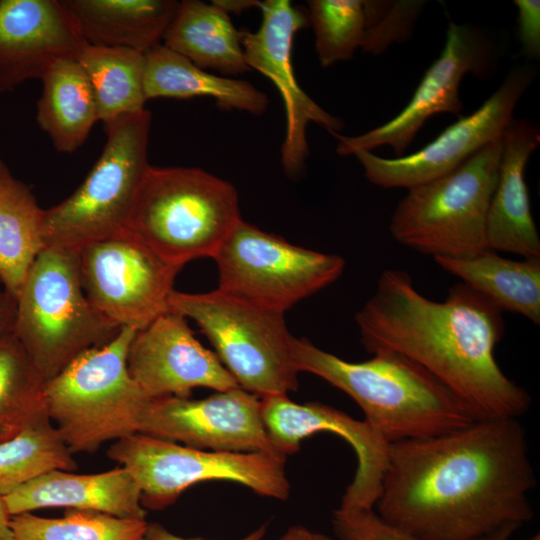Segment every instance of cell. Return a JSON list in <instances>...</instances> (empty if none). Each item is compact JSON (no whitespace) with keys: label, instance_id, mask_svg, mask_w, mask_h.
<instances>
[{"label":"cell","instance_id":"32","mask_svg":"<svg viewBox=\"0 0 540 540\" xmlns=\"http://www.w3.org/2000/svg\"><path fill=\"white\" fill-rule=\"evenodd\" d=\"M308 8L320 65L352 59L364 37L363 0H310Z\"/></svg>","mask_w":540,"mask_h":540},{"label":"cell","instance_id":"2","mask_svg":"<svg viewBox=\"0 0 540 540\" xmlns=\"http://www.w3.org/2000/svg\"><path fill=\"white\" fill-rule=\"evenodd\" d=\"M355 322L369 354L394 352L416 362L476 421L518 419L530 408L528 392L494 356L505 331L502 311L463 282L438 302L418 292L406 271L386 269Z\"/></svg>","mask_w":540,"mask_h":540},{"label":"cell","instance_id":"31","mask_svg":"<svg viewBox=\"0 0 540 540\" xmlns=\"http://www.w3.org/2000/svg\"><path fill=\"white\" fill-rule=\"evenodd\" d=\"M147 525L146 519L78 509H67L61 518L27 512L10 519L15 540H143Z\"/></svg>","mask_w":540,"mask_h":540},{"label":"cell","instance_id":"35","mask_svg":"<svg viewBox=\"0 0 540 540\" xmlns=\"http://www.w3.org/2000/svg\"><path fill=\"white\" fill-rule=\"evenodd\" d=\"M518 31L523 53L533 59L540 56V1L515 0Z\"/></svg>","mask_w":540,"mask_h":540},{"label":"cell","instance_id":"6","mask_svg":"<svg viewBox=\"0 0 540 540\" xmlns=\"http://www.w3.org/2000/svg\"><path fill=\"white\" fill-rule=\"evenodd\" d=\"M121 328L88 301L78 252L46 247L38 255L16 298L13 332L46 381Z\"/></svg>","mask_w":540,"mask_h":540},{"label":"cell","instance_id":"1","mask_svg":"<svg viewBox=\"0 0 540 540\" xmlns=\"http://www.w3.org/2000/svg\"><path fill=\"white\" fill-rule=\"evenodd\" d=\"M535 485L519 420H480L452 433L390 444L374 508L418 540H479L530 521L528 494Z\"/></svg>","mask_w":540,"mask_h":540},{"label":"cell","instance_id":"20","mask_svg":"<svg viewBox=\"0 0 540 540\" xmlns=\"http://www.w3.org/2000/svg\"><path fill=\"white\" fill-rule=\"evenodd\" d=\"M540 144V131L527 119H512L502 135L498 180L486 217L488 249L540 258V238L531 214L524 171Z\"/></svg>","mask_w":540,"mask_h":540},{"label":"cell","instance_id":"19","mask_svg":"<svg viewBox=\"0 0 540 540\" xmlns=\"http://www.w3.org/2000/svg\"><path fill=\"white\" fill-rule=\"evenodd\" d=\"M87 42L60 0L0 1V93L42 79L62 58H78Z\"/></svg>","mask_w":540,"mask_h":540},{"label":"cell","instance_id":"39","mask_svg":"<svg viewBox=\"0 0 540 540\" xmlns=\"http://www.w3.org/2000/svg\"><path fill=\"white\" fill-rule=\"evenodd\" d=\"M10 519L5 501L0 496V540H15L12 529L10 527Z\"/></svg>","mask_w":540,"mask_h":540},{"label":"cell","instance_id":"36","mask_svg":"<svg viewBox=\"0 0 540 540\" xmlns=\"http://www.w3.org/2000/svg\"><path fill=\"white\" fill-rule=\"evenodd\" d=\"M266 533V525H262L247 536L239 540H262ZM143 540H204L199 538H184L178 536L159 523H149L147 525Z\"/></svg>","mask_w":540,"mask_h":540},{"label":"cell","instance_id":"3","mask_svg":"<svg viewBox=\"0 0 540 540\" xmlns=\"http://www.w3.org/2000/svg\"><path fill=\"white\" fill-rule=\"evenodd\" d=\"M299 372L314 374L349 395L364 421L388 444L459 431L476 420L427 370L394 352L349 362L305 338L294 337Z\"/></svg>","mask_w":540,"mask_h":540},{"label":"cell","instance_id":"42","mask_svg":"<svg viewBox=\"0 0 540 540\" xmlns=\"http://www.w3.org/2000/svg\"><path fill=\"white\" fill-rule=\"evenodd\" d=\"M0 284H1V280H0Z\"/></svg>","mask_w":540,"mask_h":540},{"label":"cell","instance_id":"17","mask_svg":"<svg viewBox=\"0 0 540 540\" xmlns=\"http://www.w3.org/2000/svg\"><path fill=\"white\" fill-rule=\"evenodd\" d=\"M261 414L272 444L285 458L296 453L301 441L315 433L330 432L348 442L355 451L357 469L340 508L374 509L381 492L390 444L364 420H356L320 402L299 404L288 395L262 397Z\"/></svg>","mask_w":540,"mask_h":540},{"label":"cell","instance_id":"13","mask_svg":"<svg viewBox=\"0 0 540 540\" xmlns=\"http://www.w3.org/2000/svg\"><path fill=\"white\" fill-rule=\"evenodd\" d=\"M534 77L532 67L513 69L475 112L460 117L415 153L383 158L372 151L359 150L353 155L361 163L368 181L383 188L410 189L448 174L481 148L502 137Z\"/></svg>","mask_w":540,"mask_h":540},{"label":"cell","instance_id":"27","mask_svg":"<svg viewBox=\"0 0 540 540\" xmlns=\"http://www.w3.org/2000/svg\"><path fill=\"white\" fill-rule=\"evenodd\" d=\"M43 212L31 189L0 159V280L3 290L15 298L46 248Z\"/></svg>","mask_w":540,"mask_h":540},{"label":"cell","instance_id":"18","mask_svg":"<svg viewBox=\"0 0 540 540\" xmlns=\"http://www.w3.org/2000/svg\"><path fill=\"white\" fill-rule=\"evenodd\" d=\"M127 366L149 399L188 398L197 387L216 392L240 387L217 355L196 339L186 318L173 311L136 332Z\"/></svg>","mask_w":540,"mask_h":540},{"label":"cell","instance_id":"28","mask_svg":"<svg viewBox=\"0 0 540 540\" xmlns=\"http://www.w3.org/2000/svg\"><path fill=\"white\" fill-rule=\"evenodd\" d=\"M77 59L90 81L104 125L145 109V54L86 43Z\"/></svg>","mask_w":540,"mask_h":540},{"label":"cell","instance_id":"16","mask_svg":"<svg viewBox=\"0 0 540 540\" xmlns=\"http://www.w3.org/2000/svg\"><path fill=\"white\" fill-rule=\"evenodd\" d=\"M493 51L488 40L475 28L448 24L446 42L440 56L428 68L410 102L390 121L358 136L332 133L341 156L359 150L372 151L390 146L396 157L406 148L428 118L436 113L460 114L463 109L459 86L467 73L486 76L492 65Z\"/></svg>","mask_w":540,"mask_h":540},{"label":"cell","instance_id":"25","mask_svg":"<svg viewBox=\"0 0 540 540\" xmlns=\"http://www.w3.org/2000/svg\"><path fill=\"white\" fill-rule=\"evenodd\" d=\"M37 122L55 149L72 153L87 139L99 121L95 95L77 58L56 61L41 79Z\"/></svg>","mask_w":540,"mask_h":540},{"label":"cell","instance_id":"22","mask_svg":"<svg viewBox=\"0 0 540 540\" xmlns=\"http://www.w3.org/2000/svg\"><path fill=\"white\" fill-rule=\"evenodd\" d=\"M90 45L146 54L162 44L175 0H60Z\"/></svg>","mask_w":540,"mask_h":540},{"label":"cell","instance_id":"37","mask_svg":"<svg viewBox=\"0 0 540 540\" xmlns=\"http://www.w3.org/2000/svg\"><path fill=\"white\" fill-rule=\"evenodd\" d=\"M16 317V298L0 291V336L13 331Z\"/></svg>","mask_w":540,"mask_h":540},{"label":"cell","instance_id":"10","mask_svg":"<svg viewBox=\"0 0 540 540\" xmlns=\"http://www.w3.org/2000/svg\"><path fill=\"white\" fill-rule=\"evenodd\" d=\"M107 456L133 476L145 510H162L205 481L235 482L278 500L290 494L286 458L277 454L202 450L135 433L115 441Z\"/></svg>","mask_w":540,"mask_h":540},{"label":"cell","instance_id":"41","mask_svg":"<svg viewBox=\"0 0 540 540\" xmlns=\"http://www.w3.org/2000/svg\"><path fill=\"white\" fill-rule=\"evenodd\" d=\"M526 540H540V536L537 533V534L533 535L532 537H530L529 539H526Z\"/></svg>","mask_w":540,"mask_h":540},{"label":"cell","instance_id":"38","mask_svg":"<svg viewBox=\"0 0 540 540\" xmlns=\"http://www.w3.org/2000/svg\"><path fill=\"white\" fill-rule=\"evenodd\" d=\"M279 540H332L329 536L304 526H292Z\"/></svg>","mask_w":540,"mask_h":540},{"label":"cell","instance_id":"8","mask_svg":"<svg viewBox=\"0 0 540 540\" xmlns=\"http://www.w3.org/2000/svg\"><path fill=\"white\" fill-rule=\"evenodd\" d=\"M150 127L147 109L104 125L105 146L83 183L43 212L45 247L79 252L124 232L136 193L150 167Z\"/></svg>","mask_w":540,"mask_h":540},{"label":"cell","instance_id":"11","mask_svg":"<svg viewBox=\"0 0 540 540\" xmlns=\"http://www.w3.org/2000/svg\"><path fill=\"white\" fill-rule=\"evenodd\" d=\"M218 288L283 313L335 282L344 259L294 245L240 220L213 258Z\"/></svg>","mask_w":540,"mask_h":540},{"label":"cell","instance_id":"9","mask_svg":"<svg viewBox=\"0 0 540 540\" xmlns=\"http://www.w3.org/2000/svg\"><path fill=\"white\" fill-rule=\"evenodd\" d=\"M169 305L171 311L197 323L242 389L259 398L297 390L294 336L283 313L219 288L204 293L174 290Z\"/></svg>","mask_w":540,"mask_h":540},{"label":"cell","instance_id":"4","mask_svg":"<svg viewBox=\"0 0 540 540\" xmlns=\"http://www.w3.org/2000/svg\"><path fill=\"white\" fill-rule=\"evenodd\" d=\"M240 220L238 193L230 182L199 168L150 165L124 232L183 267L214 258Z\"/></svg>","mask_w":540,"mask_h":540},{"label":"cell","instance_id":"26","mask_svg":"<svg viewBox=\"0 0 540 540\" xmlns=\"http://www.w3.org/2000/svg\"><path fill=\"white\" fill-rule=\"evenodd\" d=\"M434 261L502 312L518 313L540 324V258L511 260L488 249L471 257H435Z\"/></svg>","mask_w":540,"mask_h":540},{"label":"cell","instance_id":"24","mask_svg":"<svg viewBox=\"0 0 540 540\" xmlns=\"http://www.w3.org/2000/svg\"><path fill=\"white\" fill-rule=\"evenodd\" d=\"M144 89L147 100L158 97H211L222 109L263 114L267 96L250 82L217 76L160 44L145 54Z\"/></svg>","mask_w":540,"mask_h":540},{"label":"cell","instance_id":"7","mask_svg":"<svg viewBox=\"0 0 540 540\" xmlns=\"http://www.w3.org/2000/svg\"><path fill=\"white\" fill-rule=\"evenodd\" d=\"M501 153L502 137L450 173L408 189L392 214V237L433 258H465L488 250L486 217Z\"/></svg>","mask_w":540,"mask_h":540},{"label":"cell","instance_id":"33","mask_svg":"<svg viewBox=\"0 0 540 540\" xmlns=\"http://www.w3.org/2000/svg\"><path fill=\"white\" fill-rule=\"evenodd\" d=\"M426 2L422 0H363V52L378 55L393 43L407 41Z\"/></svg>","mask_w":540,"mask_h":540},{"label":"cell","instance_id":"15","mask_svg":"<svg viewBox=\"0 0 540 540\" xmlns=\"http://www.w3.org/2000/svg\"><path fill=\"white\" fill-rule=\"evenodd\" d=\"M138 433L202 450L280 455L266 432L261 398L241 387L202 399H149Z\"/></svg>","mask_w":540,"mask_h":540},{"label":"cell","instance_id":"23","mask_svg":"<svg viewBox=\"0 0 540 540\" xmlns=\"http://www.w3.org/2000/svg\"><path fill=\"white\" fill-rule=\"evenodd\" d=\"M162 45L199 68L212 69L226 77L250 70L240 31L235 28L228 13L213 2H179L163 36Z\"/></svg>","mask_w":540,"mask_h":540},{"label":"cell","instance_id":"14","mask_svg":"<svg viewBox=\"0 0 540 540\" xmlns=\"http://www.w3.org/2000/svg\"><path fill=\"white\" fill-rule=\"evenodd\" d=\"M262 21L254 31L240 30L249 68L270 79L279 90L286 112V134L281 147L285 173L298 176L309 156L306 127L314 122L330 134L339 133L344 122L319 106L299 86L292 65L295 34L309 25L308 13L289 0L258 1Z\"/></svg>","mask_w":540,"mask_h":540},{"label":"cell","instance_id":"34","mask_svg":"<svg viewBox=\"0 0 540 540\" xmlns=\"http://www.w3.org/2000/svg\"><path fill=\"white\" fill-rule=\"evenodd\" d=\"M332 526L340 540H418L385 522L374 509L333 511Z\"/></svg>","mask_w":540,"mask_h":540},{"label":"cell","instance_id":"21","mask_svg":"<svg viewBox=\"0 0 540 540\" xmlns=\"http://www.w3.org/2000/svg\"><path fill=\"white\" fill-rule=\"evenodd\" d=\"M3 499L10 516L41 508L66 507L120 518H146L138 484L122 466L96 474L54 470L24 484Z\"/></svg>","mask_w":540,"mask_h":540},{"label":"cell","instance_id":"30","mask_svg":"<svg viewBox=\"0 0 540 540\" xmlns=\"http://www.w3.org/2000/svg\"><path fill=\"white\" fill-rule=\"evenodd\" d=\"M47 414L0 442V496L54 470L73 471L76 461Z\"/></svg>","mask_w":540,"mask_h":540},{"label":"cell","instance_id":"40","mask_svg":"<svg viewBox=\"0 0 540 540\" xmlns=\"http://www.w3.org/2000/svg\"><path fill=\"white\" fill-rule=\"evenodd\" d=\"M517 530L516 527L507 526L497 530L496 532L485 536L479 540H509L512 534Z\"/></svg>","mask_w":540,"mask_h":540},{"label":"cell","instance_id":"29","mask_svg":"<svg viewBox=\"0 0 540 540\" xmlns=\"http://www.w3.org/2000/svg\"><path fill=\"white\" fill-rule=\"evenodd\" d=\"M46 382L15 333L1 335L0 442L47 414Z\"/></svg>","mask_w":540,"mask_h":540},{"label":"cell","instance_id":"12","mask_svg":"<svg viewBox=\"0 0 540 540\" xmlns=\"http://www.w3.org/2000/svg\"><path fill=\"white\" fill-rule=\"evenodd\" d=\"M79 271L88 301L119 327L136 331L170 312L173 265L126 232L86 246Z\"/></svg>","mask_w":540,"mask_h":540},{"label":"cell","instance_id":"5","mask_svg":"<svg viewBox=\"0 0 540 540\" xmlns=\"http://www.w3.org/2000/svg\"><path fill=\"white\" fill-rule=\"evenodd\" d=\"M136 332L122 327L113 340L80 354L46 382V412L72 454L94 453L138 433L149 398L127 366Z\"/></svg>","mask_w":540,"mask_h":540}]
</instances>
